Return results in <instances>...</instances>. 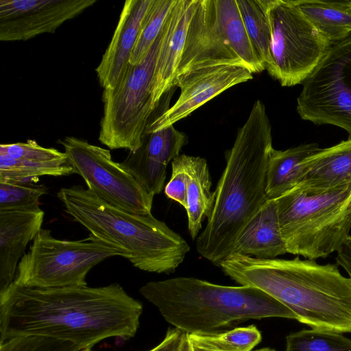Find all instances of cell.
Listing matches in <instances>:
<instances>
[{"label": "cell", "instance_id": "9c48e42d", "mask_svg": "<svg viewBox=\"0 0 351 351\" xmlns=\"http://www.w3.org/2000/svg\"><path fill=\"white\" fill-rule=\"evenodd\" d=\"M162 31L145 60L138 65L130 64L114 88L104 89L99 140L110 149L134 152L142 145L149 117L156 108L152 81Z\"/></svg>", "mask_w": 351, "mask_h": 351}, {"label": "cell", "instance_id": "83f0119b", "mask_svg": "<svg viewBox=\"0 0 351 351\" xmlns=\"http://www.w3.org/2000/svg\"><path fill=\"white\" fill-rule=\"evenodd\" d=\"M47 188L28 181L0 180V211L40 208V198Z\"/></svg>", "mask_w": 351, "mask_h": 351}, {"label": "cell", "instance_id": "5b68a950", "mask_svg": "<svg viewBox=\"0 0 351 351\" xmlns=\"http://www.w3.org/2000/svg\"><path fill=\"white\" fill-rule=\"evenodd\" d=\"M57 196L74 221L141 270L171 274L190 251L181 235L152 213L125 210L80 185L61 188Z\"/></svg>", "mask_w": 351, "mask_h": 351}, {"label": "cell", "instance_id": "ffe728a7", "mask_svg": "<svg viewBox=\"0 0 351 351\" xmlns=\"http://www.w3.org/2000/svg\"><path fill=\"white\" fill-rule=\"evenodd\" d=\"M297 186L308 193L326 191L351 184V138L320 149L301 163Z\"/></svg>", "mask_w": 351, "mask_h": 351}, {"label": "cell", "instance_id": "f1b7e54d", "mask_svg": "<svg viewBox=\"0 0 351 351\" xmlns=\"http://www.w3.org/2000/svg\"><path fill=\"white\" fill-rule=\"evenodd\" d=\"M199 335L208 343L223 351H252L262 339L261 332L254 325Z\"/></svg>", "mask_w": 351, "mask_h": 351}, {"label": "cell", "instance_id": "ba28073f", "mask_svg": "<svg viewBox=\"0 0 351 351\" xmlns=\"http://www.w3.org/2000/svg\"><path fill=\"white\" fill-rule=\"evenodd\" d=\"M265 6L271 33L266 70L282 86L302 84L332 45L294 0H265Z\"/></svg>", "mask_w": 351, "mask_h": 351}, {"label": "cell", "instance_id": "4fadbf2b", "mask_svg": "<svg viewBox=\"0 0 351 351\" xmlns=\"http://www.w3.org/2000/svg\"><path fill=\"white\" fill-rule=\"evenodd\" d=\"M96 0H0V40H27L53 34Z\"/></svg>", "mask_w": 351, "mask_h": 351}, {"label": "cell", "instance_id": "7402d4cb", "mask_svg": "<svg viewBox=\"0 0 351 351\" xmlns=\"http://www.w3.org/2000/svg\"><path fill=\"white\" fill-rule=\"evenodd\" d=\"M187 177L185 208L188 230L192 239H197L205 217L211 215L215 199L207 161L199 156L182 154Z\"/></svg>", "mask_w": 351, "mask_h": 351}, {"label": "cell", "instance_id": "52a82bcc", "mask_svg": "<svg viewBox=\"0 0 351 351\" xmlns=\"http://www.w3.org/2000/svg\"><path fill=\"white\" fill-rule=\"evenodd\" d=\"M116 256L122 257L116 248L91 234L71 241L56 239L50 230L42 228L19 263L13 282L36 288L86 286L90 269Z\"/></svg>", "mask_w": 351, "mask_h": 351}, {"label": "cell", "instance_id": "d590c367", "mask_svg": "<svg viewBox=\"0 0 351 351\" xmlns=\"http://www.w3.org/2000/svg\"><path fill=\"white\" fill-rule=\"evenodd\" d=\"M254 351H276V350L274 349H272V348H264L256 350Z\"/></svg>", "mask_w": 351, "mask_h": 351}, {"label": "cell", "instance_id": "e575fe53", "mask_svg": "<svg viewBox=\"0 0 351 351\" xmlns=\"http://www.w3.org/2000/svg\"><path fill=\"white\" fill-rule=\"evenodd\" d=\"M179 351H191L190 343L187 337V334L184 332Z\"/></svg>", "mask_w": 351, "mask_h": 351}, {"label": "cell", "instance_id": "8d00e7d4", "mask_svg": "<svg viewBox=\"0 0 351 351\" xmlns=\"http://www.w3.org/2000/svg\"><path fill=\"white\" fill-rule=\"evenodd\" d=\"M79 351H94L92 349H84V350H80Z\"/></svg>", "mask_w": 351, "mask_h": 351}, {"label": "cell", "instance_id": "e0dca14e", "mask_svg": "<svg viewBox=\"0 0 351 351\" xmlns=\"http://www.w3.org/2000/svg\"><path fill=\"white\" fill-rule=\"evenodd\" d=\"M152 0H127L101 62L95 69L104 89L114 88L123 78L130 65L143 21Z\"/></svg>", "mask_w": 351, "mask_h": 351}, {"label": "cell", "instance_id": "9a60e30c", "mask_svg": "<svg viewBox=\"0 0 351 351\" xmlns=\"http://www.w3.org/2000/svg\"><path fill=\"white\" fill-rule=\"evenodd\" d=\"M187 143L186 135L173 125L146 132L141 146L129 152L120 163L148 193L154 196L163 189L169 162L180 155Z\"/></svg>", "mask_w": 351, "mask_h": 351}, {"label": "cell", "instance_id": "7a4b0ae2", "mask_svg": "<svg viewBox=\"0 0 351 351\" xmlns=\"http://www.w3.org/2000/svg\"><path fill=\"white\" fill-rule=\"evenodd\" d=\"M273 149L271 125L258 99L226 153L211 215L196 241L200 256L217 267L232 254L239 234L268 199L267 171Z\"/></svg>", "mask_w": 351, "mask_h": 351}, {"label": "cell", "instance_id": "2e32d148", "mask_svg": "<svg viewBox=\"0 0 351 351\" xmlns=\"http://www.w3.org/2000/svg\"><path fill=\"white\" fill-rule=\"evenodd\" d=\"M73 173L64 152L43 147L34 140L0 145V180L38 182L43 176Z\"/></svg>", "mask_w": 351, "mask_h": 351}, {"label": "cell", "instance_id": "5bb4252c", "mask_svg": "<svg viewBox=\"0 0 351 351\" xmlns=\"http://www.w3.org/2000/svg\"><path fill=\"white\" fill-rule=\"evenodd\" d=\"M252 77L247 69L234 65L200 68L176 77L174 86L180 88L178 99L170 108L149 122L145 133L173 125L226 90Z\"/></svg>", "mask_w": 351, "mask_h": 351}, {"label": "cell", "instance_id": "484cf974", "mask_svg": "<svg viewBox=\"0 0 351 351\" xmlns=\"http://www.w3.org/2000/svg\"><path fill=\"white\" fill-rule=\"evenodd\" d=\"M177 0H152L143 21L130 58L131 65L141 64L160 35L165 22Z\"/></svg>", "mask_w": 351, "mask_h": 351}, {"label": "cell", "instance_id": "4316f807", "mask_svg": "<svg viewBox=\"0 0 351 351\" xmlns=\"http://www.w3.org/2000/svg\"><path fill=\"white\" fill-rule=\"evenodd\" d=\"M285 351H351V339L330 330H302L286 337Z\"/></svg>", "mask_w": 351, "mask_h": 351}, {"label": "cell", "instance_id": "1f68e13d", "mask_svg": "<svg viewBox=\"0 0 351 351\" xmlns=\"http://www.w3.org/2000/svg\"><path fill=\"white\" fill-rule=\"evenodd\" d=\"M184 334V332L178 328H169L162 341L147 351H179Z\"/></svg>", "mask_w": 351, "mask_h": 351}, {"label": "cell", "instance_id": "44dd1931", "mask_svg": "<svg viewBox=\"0 0 351 351\" xmlns=\"http://www.w3.org/2000/svg\"><path fill=\"white\" fill-rule=\"evenodd\" d=\"M287 253L278 220L275 199H268L237 237L232 254L271 259Z\"/></svg>", "mask_w": 351, "mask_h": 351}, {"label": "cell", "instance_id": "ac0fdd59", "mask_svg": "<svg viewBox=\"0 0 351 351\" xmlns=\"http://www.w3.org/2000/svg\"><path fill=\"white\" fill-rule=\"evenodd\" d=\"M196 3L197 0H177L165 22L152 81L153 103L156 107L163 95L174 86Z\"/></svg>", "mask_w": 351, "mask_h": 351}, {"label": "cell", "instance_id": "d4e9b609", "mask_svg": "<svg viewBox=\"0 0 351 351\" xmlns=\"http://www.w3.org/2000/svg\"><path fill=\"white\" fill-rule=\"evenodd\" d=\"M237 3L256 57L266 69L269 59L271 33L265 0H237Z\"/></svg>", "mask_w": 351, "mask_h": 351}, {"label": "cell", "instance_id": "4dcf8cb0", "mask_svg": "<svg viewBox=\"0 0 351 351\" xmlns=\"http://www.w3.org/2000/svg\"><path fill=\"white\" fill-rule=\"evenodd\" d=\"M187 177L182 156L179 155L171 161V176L165 186L166 196L182 206H187L186 201Z\"/></svg>", "mask_w": 351, "mask_h": 351}, {"label": "cell", "instance_id": "836d02e7", "mask_svg": "<svg viewBox=\"0 0 351 351\" xmlns=\"http://www.w3.org/2000/svg\"><path fill=\"white\" fill-rule=\"evenodd\" d=\"M186 334L191 351H223L204 341L199 335Z\"/></svg>", "mask_w": 351, "mask_h": 351}, {"label": "cell", "instance_id": "7c38bea8", "mask_svg": "<svg viewBox=\"0 0 351 351\" xmlns=\"http://www.w3.org/2000/svg\"><path fill=\"white\" fill-rule=\"evenodd\" d=\"M219 65L245 67L235 52L219 1L197 0L176 79L195 69Z\"/></svg>", "mask_w": 351, "mask_h": 351}, {"label": "cell", "instance_id": "cb8c5ba5", "mask_svg": "<svg viewBox=\"0 0 351 351\" xmlns=\"http://www.w3.org/2000/svg\"><path fill=\"white\" fill-rule=\"evenodd\" d=\"M294 2L332 45L351 35V1L294 0Z\"/></svg>", "mask_w": 351, "mask_h": 351}, {"label": "cell", "instance_id": "f546056e", "mask_svg": "<svg viewBox=\"0 0 351 351\" xmlns=\"http://www.w3.org/2000/svg\"><path fill=\"white\" fill-rule=\"evenodd\" d=\"M71 342L43 336H25L0 341V351H79Z\"/></svg>", "mask_w": 351, "mask_h": 351}, {"label": "cell", "instance_id": "6da1fadb", "mask_svg": "<svg viewBox=\"0 0 351 351\" xmlns=\"http://www.w3.org/2000/svg\"><path fill=\"white\" fill-rule=\"evenodd\" d=\"M142 313V304L118 283L36 288L12 282L0 291V341L43 336L92 349L110 337H134Z\"/></svg>", "mask_w": 351, "mask_h": 351}, {"label": "cell", "instance_id": "3957f363", "mask_svg": "<svg viewBox=\"0 0 351 351\" xmlns=\"http://www.w3.org/2000/svg\"><path fill=\"white\" fill-rule=\"evenodd\" d=\"M219 267L240 285L274 298L311 328L351 332V278L341 274L337 263L232 254Z\"/></svg>", "mask_w": 351, "mask_h": 351}, {"label": "cell", "instance_id": "8fae6325", "mask_svg": "<svg viewBox=\"0 0 351 351\" xmlns=\"http://www.w3.org/2000/svg\"><path fill=\"white\" fill-rule=\"evenodd\" d=\"M64 147L74 173L88 189L112 205L137 214L152 213L154 196L148 193L110 150L74 136L58 141Z\"/></svg>", "mask_w": 351, "mask_h": 351}, {"label": "cell", "instance_id": "277c9868", "mask_svg": "<svg viewBox=\"0 0 351 351\" xmlns=\"http://www.w3.org/2000/svg\"><path fill=\"white\" fill-rule=\"evenodd\" d=\"M139 292L168 323L188 334L216 333L247 319H296L284 304L250 286H225L193 277H176L148 282Z\"/></svg>", "mask_w": 351, "mask_h": 351}, {"label": "cell", "instance_id": "8992f818", "mask_svg": "<svg viewBox=\"0 0 351 351\" xmlns=\"http://www.w3.org/2000/svg\"><path fill=\"white\" fill-rule=\"evenodd\" d=\"M275 199L287 253L326 258L350 236L351 184L318 193L295 186Z\"/></svg>", "mask_w": 351, "mask_h": 351}, {"label": "cell", "instance_id": "d6986e66", "mask_svg": "<svg viewBox=\"0 0 351 351\" xmlns=\"http://www.w3.org/2000/svg\"><path fill=\"white\" fill-rule=\"evenodd\" d=\"M44 217L40 208L0 211V291L14 282L18 264L42 229Z\"/></svg>", "mask_w": 351, "mask_h": 351}, {"label": "cell", "instance_id": "603a6c76", "mask_svg": "<svg viewBox=\"0 0 351 351\" xmlns=\"http://www.w3.org/2000/svg\"><path fill=\"white\" fill-rule=\"evenodd\" d=\"M321 148L316 143L301 144L286 150L273 149L267 171V196L276 199L302 180V162Z\"/></svg>", "mask_w": 351, "mask_h": 351}, {"label": "cell", "instance_id": "d6a6232c", "mask_svg": "<svg viewBox=\"0 0 351 351\" xmlns=\"http://www.w3.org/2000/svg\"><path fill=\"white\" fill-rule=\"evenodd\" d=\"M335 259L337 264L342 267L351 278V235L337 251Z\"/></svg>", "mask_w": 351, "mask_h": 351}, {"label": "cell", "instance_id": "30bf717a", "mask_svg": "<svg viewBox=\"0 0 351 351\" xmlns=\"http://www.w3.org/2000/svg\"><path fill=\"white\" fill-rule=\"evenodd\" d=\"M302 84L296 106L301 119L341 128L351 138V35L332 45Z\"/></svg>", "mask_w": 351, "mask_h": 351}]
</instances>
